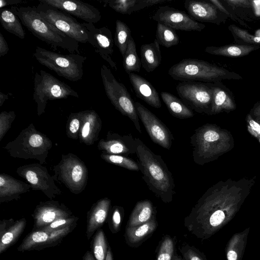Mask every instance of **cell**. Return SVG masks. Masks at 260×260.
Here are the masks:
<instances>
[{"instance_id":"obj_29","label":"cell","mask_w":260,"mask_h":260,"mask_svg":"<svg viewBox=\"0 0 260 260\" xmlns=\"http://www.w3.org/2000/svg\"><path fill=\"white\" fill-rule=\"evenodd\" d=\"M172 0H114L104 2L116 12L130 15L139 10Z\"/></svg>"},{"instance_id":"obj_14","label":"cell","mask_w":260,"mask_h":260,"mask_svg":"<svg viewBox=\"0 0 260 260\" xmlns=\"http://www.w3.org/2000/svg\"><path fill=\"white\" fill-rule=\"evenodd\" d=\"M135 105L139 118L152 141L164 148L170 149L174 138L169 129L140 102H135Z\"/></svg>"},{"instance_id":"obj_56","label":"cell","mask_w":260,"mask_h":260,"mask_svg":"<svg viewBox=\"0 0 260 260\" xmlns=\"http://www.w3.org/2000/svg\"><path fill=\"white\" fill-rule=\"evenodd\" d=\"M105 260H113V255L111 247L109 246Z\"/></svg>"},{"instance_id":"obj_44","label":"cell","mask_w":260,"mask_h":260,"mask_svg":"<svg viewBox=\"0 0 260 260\" xmlns=\"http://www.w3.org/2000/svg\"><path fill=\"white\" fill-rule=\"evenodd\" d=\"M179 250L185 260H207L204 253L188 244L182 245L179 248Z\"/></svg>"},{"instance_id":"obj_12","label":"cell","mask_w":260,"mask_h":260,"mask_svg":"<svg viewBox=\"0 0 260 260\" xmlns=\"http://www.w3.org/2000/svg\"><path fill=\"white\" fill-rule=\"evenodd\" d=\"M176 89L182 101L190 109L199 113L211 115V83L181 81L177 85Z\"/></svg>"},{"instance_id":"obj_45","label":"cell","mask_w":260,"mask_h":260,"mask_svg":"<svg viewBox=\"0 0 260 260\" xmlns=\"http://www.w3.org/2000/svg\"><path fill=\"white\" fill-rule=\"evenodd\" d=\"M16 117L14 111H3L0 114V141L11 127Z\"/></svg>"},{"instance_id":"obj_3","label":"cell","mask_w":260,"mask_h":260,"mask_svg":"<svg viewBox=\"0 0 260 260\" xmlns=\"http://www.w3.org/2000/svg\"><path fill=\"white\" fill-rule=\"evenodd\" d=\"M192 157L194 162L203 166L216 160L234 147L231 132L211 123L196 128L190 137Z\"/></svg>"},{"instance_id":"obj_38","label":"cell","mask_w":260,"mask_h":260,"mask_svg":"<svg viewBox=\"0 0 260 260\" xmlns=\"http://www.w3.org/2000/svg\"><path fill=\"white\" fill-rule=\"evenodd\" d=\"M131 36V31L128 25L123 21L117 20L114 41L122 56L124 55Z\"/></svg>"},{"instance_id":"obj_17","label":"cell","mask_w":260,"mask_h":260,"mask_svg":"<svg viewBox=\"0 0 260 260\" xmlns=\"http://www.w3.org/2000/svg\"><path fill=\"white\" fill-rule=\"evenodd\" d=\"M88 36V42L94 48L95 51L115 70L116 63L112 58L114 53V40L111 30L107 27L97 28L94 23L83 22Z\"/></svg>"},{"instance_id":"obj_16","label":"cell","mask_w":260,"mask_h":260,"mask_svg":"<svg viewBox=\"0 0 260 260\" xmlns=\"http://www.w3.org/2000/svg\"><path fill=\"white\" fill-rule=\"evenodd\" d=\"M76 224L52 231L35 230L28 234L18 247V251L41 250L55 246L76 226Z\"/></svg>"},{"instance_id":"obj_30","label":"cell","mask_w":260,"mask_h":260,"mask_svg":"<svg viewBox=\"0 0 260 260\" xmlns=\"http://www.w3.org/2000/svg\"><path fill=\"white\" fill-rule=\"evenodd\" d=\"M140 54L141 65L148 73L153 71L161 63V51L156 39L152 43L142 45Z\"/></svg>"},{"instance_id":"obj_7","label":"cell","mask_w":260,"mask_h":260,"mask_svg":"<svg viewBox=\"0 0 260 260\" xmlns=\"http://www.w3.org/2000/svg\"><path fill=\"white\" fill-rule=\"evenodd\" d=\"M33 56L40 64L69 81L77 82L82 78L86 56L78 53L62 54L39 46Z\"/></svg>"},{"instance_id":"obj_10","label":"cell","mask_w":260,"mask_h":260,"mask_svg":"<svg viewBox=\"0 0 260 260\" xmlns=\"http://www.w3.org/2000/svg\"><path fill=\"white\" fill-rule=\"evenodd\" d=\"M54 180L62 184L71 192L79 194L85 188L88 179L87 168L77 155L62 154L60 161L52 169Z\"/></svg>"},{"instance_id":"obj_52","label":"cell","mask_w":260,"mask_h":260,"mask_svg":"<svg viewBox=\"0 0 260 260\" xmlns=\"http://www.w3.org/2000/svg\"><path fill=\"white\" fill-rule=\"evenodd\" d=\"M225 2L230 5H232L236 7H242L248 8L251 6L250 2L246 0H239V1H225Z\"/></svg>"},{"instance_id":"obj_5","label":"cell","mask_w":260,"mask_h":260,"mask_svg":"<svg viewBox=\"0 0 260 260\" xmlns=\"http://www.w3.org/2000/svg\"><path fill=\"white\" fill-rule=\"evenodd\" d=\"M168 74L174 80L180 81H197L214 83L222 80H240L238 74L198 59L185 58L173 65Z\"/></svg>"},{"instance_id":"obj_15","label":"cell","mask_w":260,"mask_h":260,"mask_svg":"<svg viewBox=\"0 0 260 260\" xmlns=\"http://www.w3.org/2000/svg\"><path fill=\"white\" fill-rule=\"evenodd\" d=\"M152 19L175 30L201 31L206 27L205 24L196 21L184 11L168 6L159 7L152 15Z\"/></svg>"},{"instance_id":"obj_53","label":"cell","mask_w":260,"mask_h":260,"mask_svg":"<svg viewBox=\"0 0 260 260\" xmlns=\"http://www.w3.org/2000/svg\"><path fill=\"white\" fill-rule=\"evenodd\" d=\"M26 2L21 0H1L0 8H3L8 5H17Z\"/></svg>"},{"instance_id":"obj_21","label":"cell","mask_w":260,"mask_h":260,"mask_svg":"<svg viewBox=\"0 0 260 260\" xmlns=\"http://www.w3.org/2000/svg\"><path fill=\"white\" fill-rule=\"evenodd\" d=\"M184 7L189 15L198 21L219 25L228 16L208 1L187 0Z\"/></svg>"},{"instance_id":"obj_31","label":"cell","mask_w":260,"mask_h":260,"mask_svg":"<svg viewBox=\"0 0 260 260\" xmlns=\"http://www.w3.org/2000/svg\"><path fill=\"white\" fill-rule=\"evenodd\" d=\"M155 215V210L150 200L140 201L135 206L126 227H135L144 224L152 219Z\"/></svg>"},{"instance_id":"obj_6","label":"cell","mask_w":260,"mask_h":260,"mask_svg":"<svg viewBox=\"0 0 260 260\" xmlns=\"http://www.w3.org/2000/svg\"><path fill=\"white\" fill-rule=\"evenodd\" d=\"M52 147L50 139L31 123L4 148L13 157L36 159L43 165Z\"/></svg>"},{"instance_id":"obj_42","label":"cell","mask_w":260,"mask_h":260,"mask_svg":"<svg viewBox=\"0 0 260 260\" xmlns=\"http://www.w3.org/2000/svg\"><path fill=\"white\" fill-rule=\"evenodd\" d=\"M83 111L71 113L68 118L67 122V134L68 137L77 139L82 123Z\"/></svg>"},{"instance_id":"obj_41","label":"cell","mask_w":260,"mask_h":260,"mask_svg":"<svg viewBox=\"0 0 260 260\" xmlns=\"http://www.w3.org/2000/svg\"><path fill=\"white\" fill-rule=\"evenodd\" d=\"M108 246L104 231L99 229L92 241V250L95 260H105Z\"/></svg>"},{"instance_id":"obj_22","label":"cell","mask_w":260,"mask_h":260,"mask_svg":"<svg viewBox=\"0 0 260 260\" xmlns=\"http://www.w3.org/2000/svg\"><path fill=\"white\" fill-rule=\"evenodd\" d=\"M213 101L211 115L235 110L236 104L231 90L221 81L211 83Z\"/></svg>"},{"instance_id":"obj_49","label":"cell","mask_w":260,"mask_h":260,"mask_svg":"<svg viewBox=\"0 0 260 260\" xmlns=\"http://www.w3.org/2000/svg\"><path fill=\"white\" fill-rule=\"evenodd\" d=\"M249 114L255 121L260 124V101L254 105Z\"/></svg>"},{"instance_id":"obj_37","label":"cell","mask_w":260,"mask_h":260,"mask_svg":"<svg viewBox=\"0 0 260 260\" xmlns=\"http://www.w3.org/2000/svg\"><path fill=\"white\" fill-rule=\"evenodd\" d=\"M156 40L159 45L167 48L177 45L179 42L175 29L159 22L157 24Z\"/></svg>"},{"instance_id":"obj_54","label":"cell","mask_w":260,"mask_h":260,"mask_svg":"<svg viewBox=\"0 0 260 260\" xmlns=\"http://www.w3.org/2000/svg\"><path fill=\"white\" fill-rule=\"evenodd\" d=\"M82 260H95L94 256L92 254V253L89 251H87L85 254H84Z\"/></svg>"},{"instance_id":"obj_51","label":"cell","mask_w":260,"mask_h":260,"mask_svg":"<svg viewBox=\"0 0 260 260\" xmlns=\"http://www.w3.org/2000/svg\"><path fill=\"white\" fill-rule=\"evenodd\" d=\"M209 1L213 4L221 12L234 19L232 15L226 9L220 1L218 0H210Z\"/></svg>"},{"instance_id":"obj_55","label":"cell","mask_w":260,"mask_h":260,"mask_svg":"<svg viewBox=\"0 0 260 260\" xmlns=\"http://www.w3.org/2000/svg\"><path fill=\"white\" fill-rule=\"evenodd\" d=\"M9 94H4L2 91H0V106H2L5 101L8 99Z\"/></svg>"},{"instance_id":"obj_11","label":"cell","mask_w":260,"mask_h":260,"mask_svg":"<svg viewBox=\"0 0 260 260\" xmlns=\"http://www.w3.org/2000/svg\"><path fill=\"white\" fill-rule=\"evenodd\" d=\"M36 8L43 19L68 36L79 43L88 42L86 28L70 14L40 1Z\"/></svg>"},{"instance_id":"obj_40","label":"cell","mask_w":260,"mask_h":260,"mask_svg":"<svg viewBox=\"0 0 260 260\" xmlns=\"http://www.w3.org/2000/svg\"><path fill=\"white\" fill-rule=\"evenodd\" d=\"M101 157L107 162L131 171L140 170L138 162L127 156L103 153L101 155Z\"/></svg>"},{"instance_id":"obj_24","label":"cell","mask_w":260,"mask_h":260,"mask_svg":"<svg viewBox=\"0 0 260 260\" xmlns=\"http://www.w3.org/2000/svg\"><path fill=\"white\" fill-rule=\"evenodd\" d=\"M25 218L14 221L13 219H4L0 223V253L5 252L14 244L25 229Z\"/></svg>"},{"instance_id":"obj_13","label":"cell","mask_w":260,"mask_h":260,"mask_svg":"<svg viewBox=\"0 0 260 260\" xmlns=\"http://www.w3.org/2000/svg\"><path fill=\"white\" fill-rule=\"evenodd\" d=\"M16 173L29 183L32 189L41 191L50 200L62 193L55 184L53 176L41 164L21 166L17 169Z\"/></svg>"},{"instance_id":"obj_20","label":"cell","mask_w":260,"mask_h":260,"mask_svg":"<svg viewBox=\"0 0 260 260\" xmlns=\"http://www.w3.org/2000/svg\"><path fill=\"white\" fill-rule=\"evenodd\" d=\"M137 145V138L131 134L120 135L109 132L106 138L100 140L98 148L104 153L127 156L136 153Z\"/></svg>"},{"instance_id":"obj_57","label":"cell","mask_w":260,"mask_h":260,"mask_svg":"<svg viewBox=\"0 0 260 260\" xmlns=\"http://www.w3.org/2000/svg\"><path fill=\"white\" fill-rule=\"evenodd\" d=\"M172 260H185L183 258L180 257L177 253H174Z\"/></svg>"},{"instance_id":"obj_8","label":"cell","mask_w":260,"mask_h":260,"mask_svg":"<svg viewBox=\"0 0 260 260\" xmlns=\"http://www.w3.org/2000/svg\"><path fill=\"white\" fill-rule=\"evenodd\" d=\"M34 89L33 99L37 104L38 116L45 112L49 100L79 98L78 93L69 85L43 70L35 73Z\"/></svg>"},{"instance_id":"obj_32","label":"cell","mask_w":260,"mask_h":260,"mask_svg":"<svg viewBox=\"0 0 260 260\" xmlns=\"http://www.w3.org/2000/svg\"><path fill=\"white\" fill-rule=\"evenodd\" d=\"M260 47L238 44H231L219 47L207 46L205 51L209 54L228 57H241L246 56Z\"/></svg>"},{"instance_id":"obj_50","label":"cell","mask_w":260,"mask_h":260,"mask_svg":"<svg viewBox=\"0 0 260 260\" xmlns=\"http://www.w3.org/2000/svg\"><path fill=\"white\" fill-rule=\"evenodd\" d=\"M9 50L8 43L3 34L0 32V57L7 54Z\"/></svg>"},{"instance_id":"obj_18","label":"cell","mask_w":260,"mask_h":260,"mask_svg":"<svg viewBox=\"0 0 260 260\" xmlns=\"http://www.w3.org/2000/svg\"><path fill=\"white\" fill-rule=\"evenodd\" d=\"M32 216L34 220L35 231L41 230L56 220L67 218L73 215L70 210L64 204L51 200L40 202Z\"/></svg>"},{"instance_id":"obj_23","label":"cell","mask_w":260,"mask_h":260,"mask_svg":"<svg viewBox=\"0 0 260 260\" xmlns=\"http://www.w3.org/2000/svg\"><path fill=\"white\" fill-rule=\"evenodd\" d=\"M128 76L138 98L151 107L155 108L161 107V103L158 93L149 81L134 73H131Z\"/></svg>"},{"instance_id":"obj_1","label":"cell","mask_w":260,"mask_h":260,"mask_svg":"<svg viewBox=\"0 0 260 260\" xmlns=\"http://www.w3.org/2000/svg\"><path fill=\"white\" fill-rule=\"evenodd\" d=\"M255 181L254 178L228 179L212 185L184 218V226L199 239L210 238L235 217Z\"/></svg>"},{"instance_id":"obj_36","label":"cell","mask_w":260,"mask_h":260,"mask_svg":"<svg viewBox=\"0 0 260 260\" xmlns=\"http://www.w3.org/2000/svg\"><path fill=\"white\" fill-rule=\"evenodd\" d=\"M123 66L128 74L134 72L139 73L141 62L137 52L136 45L132 36L128 43L127 47L123 56Z\"/></svg>"},{"instance_id":"obj_4","label":"cell","mask_w":260,"mask_h":260,"mask_svg":"<svg viewBox=\"0 0 260 260\" xmlns=\"http://www.w3.org/2000/svg\"><path fill=\"white\" fill-rule=\"evenodd\" d=\"M10 9L32 35L54 50L60 48L70 53H79V42L43 19L36 6H12Z\"/></svg>"},{"instance_id":"obj_46","label":"cell","mask_w":260,"mask_h":260,"mask_svg":"<svg viewBox=\"0 0 260 260\" xmlns=\"http://www.w3.org/2000/svg\"><path fill=\"white\" fill-rule=\"evenodd\" d=\"M78 219V218L75 216H72V217L67 218L59 219L53 221L49 225L41 229V230L52 231L62 229L73 224H76Z\"/></svg>"},{"instance_id":"obj_34","label":"cell","mask_w":260,"mask_h":260,"mask_svg":"<svg viewBox=\"0 0 260 260\" xmlns=\"http://www.w3.org/2000/svg\"><path fill=\"white\" fill-rule=\"evenodd\" d=\"M0 22L3 27L7 31L20 39H24L25 32L22 24L19 17L11 9H0Z\"/></svg>"},{"instance_id":"obj_39","label":"cell","mask_w":260,"mask_h":260,"mask_svg":"<svg viewBox=\"0 0 260 260\" xmlns=\"http://www.w3.org/2000/svg\"><path fill=\"white\" fill-rule=\"evenodd\" d=\"M228 28L236 44L260 47V35H251L244 29L234 24L229 25Z\"/></svg>"},{"instance_id":"obj_35","label":"cell","mask_w":260,"mask_h":260,"mask_svg":"<svg viewBox=\"0 0 260 260\" xmlns=\"http://www.w3.org/2000/svg\"><path fill=\"white\" fill-rule=\"evenodd\" d=\"M249 229L234 234L229 241L226 248L227 260H241L246 244Z\"/></svg>"},{"instance_id":"obj_26","label":"cell","mask_w":260,"mask_h":260,"mask_svg":"<svg viewBox=\"0 0 260 260\" xmlns=\"http://www.w3.org/2000/svg\"><path fill=\"white\" fill-rule=\"evenodd\" d=\"M101 128L102 120L96 112L92 110L83 111L79 137L80 142L87 145L93 144L98 139Z\"/></svg>"},{"instance_id":"obj_25","label":"cell","mask_w":260,"mask_h":260,"mask_svg":"<svg viewBox=\"0 0 260 260\" xmlns=\"http://www.w3.org/2000/svg\"><path fill=\"white\" fill-rule=\"evenodd\" d=\"M31 186L4 173L0 175V203L17 200L29 191Z\"/></svg>"},{"instance_id":"obj_9","label":"cell","mask_w":260,"mask_h":260,"mask_svg":"<svg viewBox=\"0 0 260 260\" xmlns=\"http://www.w3.org/2000/svg\"><path fill=\"white\" fill-rule=\"evenodd\" d=\"M101 76L106 94L112 105L123 115L129 118L136 129L141 133L135 102L125 85L117 80L106 65L103 64L101 68Z\"/></svg>"},{"instance_id":"obj_27","label":"cell","mask_w":260,"mask_h":260,"mask_svg":"<svg viewBox=\"0 0 260 260\" xmlns=\"http://www.w3.org/2000/svg\"><path fill=\"white\" fill-rule=\"evenodd\" d=\"M110 206L111 200L107 198L99 200L92 206L87 214L86 234L88 239L103 225Z\"/></svg>"},{"instance_id":"obj_33","label":"cell","mask_w":260,"mask_h":260,"mask_svg":"<svg viewBox=\"0 0 260 260\" xmlns=\"http://www.w3.org/2000/svg\"><path fill=\"white\" fill-rule=\"evenodd\" d=\"M160 95L169 111L173 116L179 119H186L194 116L191 109L174 95L168 92L162 91Z\"/></svg>"},{"instance_id":"obj_43","label":"cell","mask_w":260,"mask_h":260,"mask_svg":"<svg viewBox=\"0 0 260 260\" xmlns=\"http://www.w3.org/2000/svg\"><path fill=\"white\" fill-rule=\"evenodd\" d=\"M174 253V240L170 236H166L159 247L156 260H172Z\"/></svg>"},{"instance_id":"obj_19","label":"cell","mask_w":260,"mask_h":260,"mask_svg":"<svg viewBox=\"0 0 260 260\" xmlns=\"http://www.w3.org/2000/svg\"><path fill=\"white\" fill-rule=\"evenodd\" d=\"M87 23H95L101 20L102 15L98 8L80 1L40 0Z\"/></svg>"},{"instance_id":"obj_2","label":"cell","mask_w":260,"mask_h":260,"mask_svg":"<svg viewBox=\"0 0 260 260\" xmlns=\"http://www.w3.org/2000/svg\"><path fill=\"white\" fill-rule=\"evenodd\" d=\"M136 155L143 176L149 189L161 201L169 203L175 194L172 173L159 155L154 153L140 139Z\"/></svg>"},{"instance_id":"obj_28","label":"cell","mask_w":260,"mask_h":260,"mask_svg":"<svg viewBox=\"0 0 260 260\" xmlns=\"http://www.w3.org/2000/svg\"><path fill=\"white\" fill-rule=\"evenodd\" d=\"M158 226L154 216L150 221L135 227H126L124 238L131 247H137L151 236Z\"/></svg>"},{"instance_id":"obj_47","label":"cell","mask_w":260,"mask_h":260,"mask_svg":"<svg viewBox=\"0 0 260 260\" xmlns=\"http://www.w3.org/2000/svg\"><path fill=\"white\" fill-rule=\"evenodd\" d=\"M123 213V209L122 207L117 206L113 207L111 222L112 231L115 233L117 232L120 230Z\"/></svg>"},{"instance_id":"obj_48","label":"cell","mask_w":260,"mask_h":260,"mask_svg":"<svg viewBox=\"0 0 260 260\" xmlns=\"http://www.w3.org/2000/svg\"><path fill=\"white\" fill-rule=\"evenodd\" d=\"M247 130L260 143V124L255 121L248 113L246 117Z\"/></svg>"}]
</instances>
